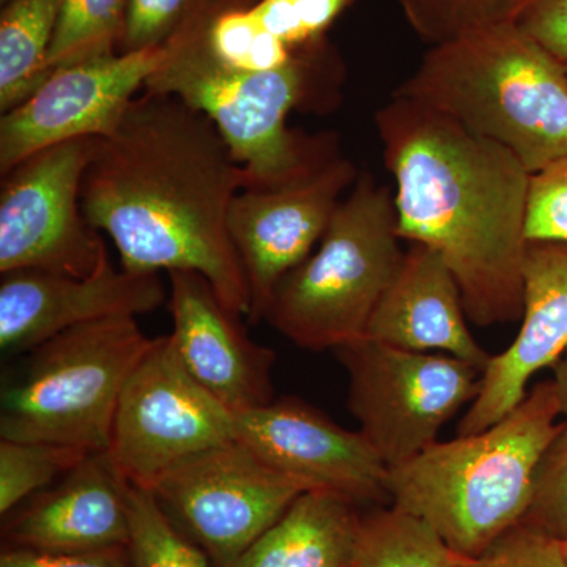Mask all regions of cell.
Here are the masks:
<instances>
[{"label":"cell","mask_w":567,"mask_h":567,"mask_svg":"<svg viewBox=\"0 0 567 567\" xmlns=\"http://www.w3.org/2000/svg\"><path fill=\"white\" fill-rule=\"evenodd\" d=\"M565 63H566V71H567V62H565Z\"/></svg>","instance_id":"36"},{"label":"cell","mask_w":567,"mask_h":567,"mask_svg":"<svg viewBox=\"0 0 567 567\" xmlns=\"http://www.w3.org/2000/svg\"><path fill=\"white\" fill-rule=\"evenodd\" d=\"M520 524L567 543V420L559 424L536 468L532 499Z\"/></svg>","instance_id":"27"},{"label":"cell","mask_w":567,"mask_h":567,"mask_svg":"<svg viewBox=\"0 0 567 567\" xmlns=\"http://www.w3.org/2000/svg\"><path fill=\"white\" fill-rule=\"evenodd\" d=\"M246 186L215 123L182 100L144 91L117 130L93 144L82 212L134 274L194 271L237 316L251 298L229 234L234 197Z\"/></svg>","instance_id":"1"},{"label":"cell","mask_w":567,"mask_h":567,"mask_svg":"<svg viewBox=\"0 0 567 567\" xmlns=\"http://www.w3.org/2000/svg\"><path fill=\"white\" fill-rule=\"evenodd\" d=\"M0 567H134V565L128 546L73 551V554L2 547Z\"/></svg>","instance_id":"31"},{"label":"cell","mask_w":567,"mask_h":567,"mask_svg":"<svg viewBox=\"0 0 567 567\" xmlns=\"http://www.w3.org/2000/svg\"><path fill=\"white\" fill-rule=\"evenodd\" d=\"M235 440V413L193 379L162 336L123 386L110 456L134 487L151 491L175 465Z\"/></svg>","instance_id":"11"},{"label":"cell","mask_w":567,"mask_h":567,"mask_svg":"<svg viewBox=\"0 0 567 567\" xmlns=\"http://www.w3.org/2000/svg\"><path fill=\"white\" fill-rule=\"evenodd\" d=\"M527 234L567 244V155L533 175Z\"/></svg>","instance_id":"29"},{"label":"cell","mask_w":567,"mask_h":567,"mask_svg":"<svg viewBox=\"0 0 567 567\" xmlns=\"http://www.w3.org/2000/svg\"><path fill=\"white\" fill-rule=\"evenodd\" d=\"M559 415L554 382L539 383L486 431L436 442L391 468V506L424 520L462 557H480L524 520Z\"/></svg>","instance_id":"5"},{"label":"cell","mask_w":567,"mask_h":567,"mask_svg":"<svg viewBox=\"0 0 567 567\" xmlns=\"http://www.w3.org/2000/svg\"><path fill=\"white\" fill-rule=\"evenodd\" d=\"M466 319L461 287L445 259L429 246L412 244L364 338L413 352L451 354L484 372L492 354L477 344Z\"/></svg>","instance_id":"19"},{"label":"cell","mask_w":567,"mask_h":567,"mask_svg":"<svg viewBox=\"0 0 567 567\" xmlns=\"http://www.w3.org/2000/svg\"><path fill=\"white\" fill-rule=\"evenodd\" d=\"M212 0H128L118 52L166 47Z\"/></svg>","instance_id":"28"},{"label":"cell","mask_w":567,"mask_h":567,"mask_svg":"<svg viewBox=\"0 0 567 567\" xmlns=\"http://www.w3.org/2000/svg\"><path fill=\"white\" fill-rule=\"evenodd\" d=\"M215 567H234L305 488L238 440L186 458L151 488Z\"/></svg>","instance_id":"10"},{"label":"cell","mask_w":567,"mask_h":567,"mask_svg":"<svg viewBox=\"0 0 567 567\" xmlns=\"http://www.w3.org/2000/svg\"><path fill=\"white\" fill-rule=\"evenodd\" d=\"M563 550H565L566 559H567V543L563 544Z\"/></svg>","instance_id":"34"},{"label":"cell","mask_w":567,"mask_h":567,"mask_svg":"<svg viewBox=\"0 0 567 567\" xmlns=\"http://www.w3.org/2000/svg\"><path fill=\"white\" fill-rule=\"evenodd\" d=\"M132 484L107 451L91 453L58 483L3 517V547L73 554L128 546Z\"/></svg>","instance_id":"18"},{"label":"cell","mask_w":567,"mask_h":567,"mask_svg":"<svg viewBox=\"0 0 567 567\" xmlns=\"http://www.w3.org/2000/svg\"><path fill=\"white\" fill-rule=\"evenodd\" d=\"M557 394L559 412L567 420V350L554 365V379H551Z\"/></svg>","instance_id":"33"},{"label":"cell","mask_w":567,"mask_h":567,"mask_svg":"<svg viewBox=\"0 0 567 567\" xmlns=\"http://www.w3.org/2000/svg\"><path fill=\"white\" fill-rule=\"evenodd\" d=\"M520 330L481 375V390L458 423V435L486 431L527 398L533 375L567 350V244L529 240L524 260Z\"/></svg>","instance_id":"17"},{"label":"cell","mask_w":567,"mask_h":567,"mask_svg":"<svg viewBox=\"0 0 567 567\" xmlns=\"http://www.w3.org/2000/svg\"><path fill=\"white\" fill-rule=\"evenodd\" d=\"M130 554L134 567H215L203 548L183 535L147 488L130 494Z\"/></svg>","instance_id":"26"},{"label":"cell","mask_w":567,"mask_h":567,"mask_svg":"<svg viewBox=\"0 0 567 567\" xmlns=\"http://www.w3.org/2000/svg\"><path fill=\"white\" fill-rule=\"evenodd\" d=\"M166 301L159 274L115 270L89 278L20 270L0 279V349L28 353L54 336L111 317L148 315Z\"/></svg>","instance_id":"15"},{"label":"cell","mask_w":567,"mask_h":567,"mask_svg":"<svg viewBox=\"0 0 567 567\" xmlns=\"http://www.w3.org/2000/svg\"><path fill=\"white\" fill-rule=\"evenodd\" d=\"M425 43H445L464 33L516 22L529 0H394Z\"/></svg>","instance_id":"25"},{"label":"cell","mask_w":567,"mask_h":567,"mask_svg":"<svg viewBox=\"0 0 567 567\" xmlns=\"http://www.w3.org/2000/svg\"><path fill=\"white\" fill-rule=\"evenodd\" d=\"M470 559L424 520L391 506L361 518L350 567H466Z\"/></svg>","instance_id":"22"},{"label":"cell","mask_w":567,"mask_h":567,"mask_svg":"<svg viewBox=\"0 0 567 567\" xmlns=\"http://www.w3.org/2000/svg\"><path fill=\"white\" fill-rule=\"evenodd\" d=\"M95 140L52 145L2 175L0 275L37 270L89 278L111 262L102 233L81 204Z\"/></svg>","instance_id":"9"},{"label":"cell","mask_w":567,"mask_h":567,"mask_svg":"<svg viewBox=\"0 0 567 567\" xmlns=\"http://www.w3.org/2000/svg\"><path fill=\"white\" fill-rule=\"evenodd\" d=\"M235 440L306 492H328L358 506L390 499V470L363 434L301 399L281 398L237 413Z\"/></svg>","instance_id":"14"},{"label":"cell","mask_w":567,"mask_h":567,"mask_svg":"<svg viewBox=\"0 0 567 567\" xmlns=\"http://www.w3.org/2000/svg\"><path fill=\"white\" fill-rule=\"evenodd\" d=\"M128 0H65L48 70L118 52Z\"/></svg>","instance_id":"23"},{"label":"cell","mask_w":567,"mask_h":567,"mask_svg":"<svg viewBox=\"0 0 567 567\" xmlns=\"http://www.w3.org/2000/svg\"><path fill=\"white\" fill-rule=\"evenodd\" d=\"M361 518L342 496L305 492L234 567H350Z\"/></svg>","instance_id":"20"},{"label":"cell","mask_w":567,"mask_h":567,"mask_svg":"<svg viewBox=\"0 0 567 567\" xmlns=\"http://www.w3.org/2000/svg\"><path fill=\"white\" fill-rule=\"evenodd\" d=\"M164 58L166 48H152L52 71L28 100L0 117V175L52 145L111 136Z\"/></svg>","instance_id":"13"},{"label":"cell","mask_w":567,"mask_h":567,"mask_svg":"<svg viewBox=\"0 0 567 567\" xmlns=\"http://www.w3.org/2000/svg\"><path fill=\"white\" fill-rule=\"evenodd\" d=\"M466 567H567L563 544L518 524Z\"/></svg>","instance_id":"30"},{"label":"cell","mask_w":567,"mask_h":567,"mask_svg":"<svg viewBox=\"0 0 567 567\" xmlns=\"http://www.w3.org/2000/svg\"><path fill=\"white\" fill-rule=\"evenodd\" d=\"M164 48L144 91L173 95L207 115L244 166L245 188L281 185L341 155L336 134L287 126L292 112L328 114L341 102L346 66L327 37L264 73L224 69L185 29Z\"/></svg>","instance_id":"3"},{"label":"cell","mask_w":567,"mask_h":567,"mask_svg":"<svg viewBox=\"0 0 567 567\" xmlns=\"http://www.w3.org/2000/svg\"><path fill=\"white\" fill-rule=\"evenodd\" d=\"M167 336L185 371L230 412L274 402L275 350L257 344L210 282L194 271H171Z\"/></svg>","instance_id":"16"},{"label":"cell","mask_w":567,"mask_h":567,"mask_svg":"<svg viewBox=\"0 0 567 567\" xmlns=\"http://www.w3.org/2000/svg\"><path fill=\"white\" fill-rule=\"evenodd\" d=\"M394 194L358 174L317 249L276 287L264 320L306 350H336L364 338L404 259Z\"/></svg>","instance_id":"6"},{"label":"cell","mask_w":567,"mask_h":567,"mask_svg":"<svg viewBox=\"0 0 567 567\" xmlns=\"http://www.w3.org/2000/svg\"><path fill=\"white\" fill-rule=\"evenodd\" d=\"M393 95L503 145L533 175L567 155L566 63L517 22L434 44Z\"/></svg>","instance_id":"4"},{"label":"cell","mask_w":567,"mask_h":567,"mask_svg":"<svg viewBox=\"0 0 567 567\" xmlns=\"http://www.w3.org/2000/svg\"><path fill=\"white\" fill-rule=\"evenodd\" d=\"M334 353L349 374L347 406L388 470L434 445L443 425L481 390L483 372L451 354L413 352L369 338Z\"/></svg>","instance_id":"8"},{"label":"cell","mask_w":567,"mask_h":567,"mask_svg":"<svg viewBox=\"0 0 567 567\" xmlns=\"http://www.w3.org/2000/svg\"><path fill=\"white\" fill-rule=\"evenodd\" d=\"M89 454L81 447L0 439V516L52 486Z\"/></svg>","instance_id":"24"},{"label":"cell","mask_w":567,"mask_h":567,"mask_svg":"<svg viewBox=\"0 0 567 567\" xmlns=\"http://www.w3.org/2000/svg\"><path fill=\"white\" fill-rule=\"evenodd\" d=\"M155 338L136 317L81 324L35 347L3 388L0 439L110 450L123 386Z\"/></svg>","instance_id":"7"},{"label":"cell","mask_w":567,"mask_h":567,"mask_svg":"<svg viewBox=\"0 0 567 567\" xmlns=\"http://www.w3.org/2000/svg\"><path fill=\"white\" fill-rule=\"evenodd\" d=\"M65 0H9L0 13V111L28 100L50 78L48 54Z\"/></svg>","instance_id":"21"},{"label":"cell","mask_w":567,"mask_h":567,"mask_svg":"<svg viewBox=\"0 0 567 567\" xmlns=\"http://www.w3.org/2000/svg\"><path fill=\"white\" fill-rule=\"evenodd\" d=\"M358 174L338 155L293 181L245 188L234 197L229 234L248 282L249 322L264 320L276 287L315 252Z\"/></svg>","instance_id":"12"},{"label":"cell","mask_w":567,"mask_h":567,"mask_svg":"<svg viewBox=\"0 0 567 567\" xmlns=\"http://www.w3.org/2000/svg\"><path fill=\"white\" fill-rule=\"evenodd\" d=\"M517 24L567 62V0H529Z\"/></svg>","instance_id":"32"},{"label":"cell","mask_w":567,"mask_h":567,"mask_svg":"<svg viewBox=\"0 0 567 567\" xmlns=\"http://www.w3.org/2000/svg\"><path fill=\"white\" fill-rule=\"evenodd\" d=\"M375 126L399 237L445 259L477 327L520 320L533 174L503 145L402 96L375 112Z\"/></svg>","instance_id":"2"},{"label":"cell","mask_w":567,"mask_h":567,"mask_svg":"<svg viewBox=\"0 0 567 567\" xmlns=\"http://www.w3.org/2000/svg\"><path fill=\"white\" fill-rule=\"evenodd\" d=\"M6 2H9V0H0V3H2V6H3V3H6Z\"/></svg>","instance_id":"35"}]
</instances>
